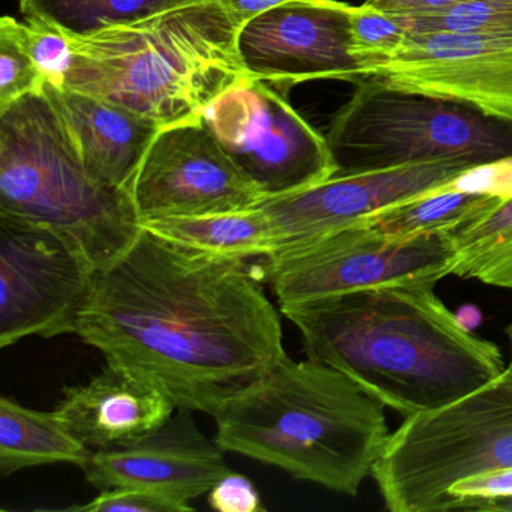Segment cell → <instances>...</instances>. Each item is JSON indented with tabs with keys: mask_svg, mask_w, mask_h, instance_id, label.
I'll return each mask as SVG.
<instances>
[{
	"mask_svg": "<svg viewBox=\"0 0 512 512\" xmlns=\"http://www.w3.org/2000/svg\"><path fill=\"white\" fill-rule=\"evenodd\" d=\"M263 284L257 260L211 256L142 229L95 272L76 334L178 409L214 415L286 355Z\"/></svg>",
	"mask_w": 512,
	"mask_h": 512,
	"instance_id": "obj_1",
	"label": "cell"
},
{
	"mask_svg": "<svg viewBox=\"0 0 512 512\" xmlns=\"http://www.w3.org/2000/svg\"><path fill=\"white\" fill-rule=\"evenodd\" d=\"M404 281L280 308L304 352L401 415L440 409L499 376L502 352L467 331L436 295Z\"/></svg>",
	"mask_w": 512,
	"mask_h": 512,
	"instance_id": "obj_2",
	"label": "cell"
},
{
	"mask_svg": "<svg viewBox=\"0 0 512 512\" xmlns=\"http://www.w3.org/2000/svg\"><path fill=\"white\" fill-rule=\"evenodd\" d=\"M385 404L335 368L284 355L214 412L226 452L356 496L388 442Z\"/></svg>",
	"mask_w": 512,
	"mask_h": 512,
	"instance_id": "obj_3",
	"label": "cell"
},
{
	"mask_svg": "<svg viewBox=\"0 0 512 512\" xmlns=\"http://www.w3.org/2000/svg\"><path fill=\"white\" fill-rule=\"evenodd\" d=\"M241 26L221 0H182L137 22L71 37L67 88L112 101L160 127L202 115L242 77Z\"/></svg>",
	"mask_w": 512,
	"mask_h": 512,
	"instance_id": "obj_4",
	"label": "cell"
},
{
	"mask_svg": "<svg viewBox=\"0 0 512 512\" xmlns=\"http://www.w3.org/2000/svg\"><path fill=\"white\" fill-rule=\"evenodd\" d=\"M0 215L56 230L95 271L142 232L130 193L89 176L44 89L0 110Z\"/></svg>",
	"mask_w": 512,
	"mask_h": 512,
	"instance_id": "obj_5",
	"label": "cell"
},
{
	"mask_svg": "<svg viewBox=\"0 0 512 512\" xmlns=\"http://www.w3.org/2000/svg\"><path fill=\"white\" fill-rule=\"evenodd\" d=\"M355 86L325 136L335 175L449 160L482 167L512 158L508 119L368 77Z\"/></svg>",
	"mask_w": 512,
	"mask_h": 512,
	"instance_id": "obj_6",
	"label": "cell"
},
{
	"mask_svg": "<svg viewBox=\"0 0 512 512\" xmlns=\"http://www.w3.org/2000/svg\"><path fill=\"white\" fill-rule=\"evenodd\" d=\"M512 467V361L499 376L389 434L373 476L392 512L445 511L463 479Z\"/></svg>",
	"mask_w": 512,
	"mask_h": 512,
	"instance_id": "obj_7",
	"label": "cell"
},
{
	"mask_svg": "<svg viewBox=\"0 0 512 512\" xmlns=\"http://www.w3.org/2000/svg\"><path fill=\"white\" fill-rule=\"evenodd\" d=\"M448 233L391 238L367 221L319 238L284 245L257 259L280 308L353 290L437 281L451 275Z\"/></svg>",
	"mask_w": 512,
	"mask_h": 512,
	"instance_id": "obj_8",
	"label": "cell"
},
{
	"mask_svg": "<svg viewBox=\"0 0 512 512\" xmlns=\"http://www.w3.org/2000/svg\"><path fill=\"white\" fill-rule=\"evenodd\" d=\"M202 119L265 197L320 184L337 173L326 137L268 82L245 76L218 95Z\"/></svg>",
	"mask_w": 512,
	"mask_h": 512,
	"instance_id": "obj_9",
	"label": "cell"
},
{
	"mask_svg": "<svg viewBox=\"0 0 512 512\" xmlns=\"http://www.w3.org/2000/svg\"><path fill=\"white\" fill-rule=\"evenodd\" d=\"M95 272L61 233L0 215V347L76 334Z\"/></svg>",
	"mask_w": 512,
	"mask_h": 512,
	"instance_id": "obj_10",
	"label": "cell"
},
{
	"mask_svg": "<svg viewBox=\"0 0 512 512\" xmlns=\"http://www.w3.org/2000/svg\"><path fill=\"white\" fill-rule=\"evenodd\" d=\"M140 223L245 211L265 196L202 119L161 127L128 187Z\"/></svg>",
	"mask_w": 512,
	"mask_h": 512,
	"instance_id": "obj_11",
	"label": "cell"
},
{
	"mask_svg": "<svg viewBox=\"0 0 512 512\" xmlns=\"http://www.w3.org/2000/svg\"><path fill=\"white\" fill-rule=\"evenodd\" d=\"M365 77L512 121V38L407 35L388 55L365 65Z\"/></svg>",
	"mask_w": 512,
	"mask_h": 512,
	"instance_id": "obj_12",
	"label": "cell"
},
{
	"mask_svg": "<svg viewBox=\"0 0 512 512\" xmlns=\"http://www.w3.org/2000/svg\"><path fill=\"white\" fill-rule=\"evenodd\" d=\"M238 49L251 77L284 88L364 79L352 53L349 4L340 0H292L271 8L241 26Z\"/></svg>",
	"mask_w": 512,
	"mask_h": 512,
	"instance_id": "obj_13",
	"label": "cell"
},
{
	"mask_svg": "<svg viewBox=\"0 0 512 512\" xmlns=\"http://www.w3.org/2000/svg\"><path fill=\"white\" fill-rule=\"evenodd\" d=\"M475 169V164L449 160L334 175L295 193L265 197L256 206L268 217L281 248L364 223L385 209L454 184Z\"/></svg>",
	"mask_w": 512,
	"mask_h": 512,
	"instance_id": "obj_14",
	"label": "cell"
},
{
	"mask_svg": "<svg viewBox=\"0 0 512 512\" xmlns=\"http://www.w3.org/2000/svg\"><path fill=\"white\" fill-rule=\"evenodd\" d=\"M178 410L139 442L92 451L82 467L86 481L100 491L122 485L145 488L182 505L208 494L232 472L226 451L197 428L191 410Z\"/></svg>",
	"mask_w": 512,
	"mask_h": 512,
	"instance_id": "obj_15",
	"label": "cell"
},
{
	"mask_svg": "<svg viewBox=\"0 0 512 512\" xmlns=\"http://www.w3.org/2000/svg\"><path fill=\"white\" fill-rule=\"evenodd\" d=\"M178 407L158 386L107 364L91 382L64 389L55 412L91 451L131 445L163 427Z\"/></svg>",
	"mask_w": 512,
	"mask_h": 512,
	"instance_id": "obj_16",
	"label": "cell"
},
{
	"mask_svg": "<svg viewBox=\"0 0 512 512\" xmlns=\"http://www.w3.org/2000/svg\"><path fill=\"white\" fill-rule=\"evenodd\" d=\"M44 92L64 121L89 176L127 190L160 125L112 101L46 83Z\"/></svg>",
	"mask_w": 512,
	"mask_h": 512,
	"instance_id": "obj_17",
	"label": "cell"
},
{
	"mask_svg": "<svg viewBox=\"0 0 512 512\" xmlns=\"http://www.w3.org/2000/svg\"><path fill=\"white\" fill-rule=\"evenodd\" d=\"M140 224L173 244L227 259H262L278 248L271 223L257 206L199 217L154 218Z\"/></svg>",
	"mask_w": 512,
	"mask_h": 512,
	"instance_id": "obj_18",
	"label": "cell"
},
{
	"mask_svg": "<svg viewBox=\"0 0 512 512\" xmlns=\"http://www.w3.org/2000/svg\"><path fill=\"white\" fill-rule=\"evenodd\" d=\"M91 454L55 410L40 412L13 397L0 398V476L46 464L83 467Z\"/></svg>",
	"mask_w": 512,
	"mask_h": 512,
	"instance_id": "obj_19",
	"label": "cell"
},
{
	"mask_svg": "<svg viewBox=\"0 0 512 512\" xmlns=\"http://www.w3.org/2000/svg\"><path fill=\"white\" fill-rule=\"evenodd\" d=\"M505 196L487 190L446 185L368 218L367 223L391 238L449 233L493 211Z\"/></svg>",
	"mask_w": 512,
	"mask_h": 512,
	"instance_id": "obj_20",
	"label": "cell"
},
{
	"mask_svg": "<svg viewBox=\"0 0 512 512\" xmlns=\"http://www.w3.org/2000/svg\"><path fill=\"white\" fill-rule=\"evenodd\" d=\"M448 236L454 248L451 275L512 290V194Z\"/></svg>",
	"mask_w": 512,
	"mask_h": 512,
	"instance_id": "obj_21",
	"label": "cell"
},
{
	"mask_svg": "<svg viewBox=\"0 0 512 512\" xmlns=\"http://www.w3.org/2000/svg\"><path fill=\"white\" fill-rule=\"evenodd\" d=\"M182 0H19L26 20H40L71 37H88L137 22Z\"/></svg>",
	"mask_w": 512,
	"mask_h": 512,
	"instance_id": "obj_22",
	"label": "cell"
},
{
	"mask_svg": "<svg viewBox=\"0 0 512 512\" xmlns=\"http://www.w3.org/2000/svg\"><path fill=\"white\" fill-rule=\"evenodd\" d=\"M395 17L407 35L452 32L512 38V0H463L431 13Z\"/></svg>",
	"mask_w": 512,
	"mask_h": 512,
	"instance_id": "obj_23",
	"label": "cell"
},
{
	"mask_svg": "<svg viewBox=\"0 0 512 512\" xmlns=\"http://www.w3.org/2000/svg\"><path fill=\"white\" fill-rule=\"evenodd\" d=\"M0 31L8 32L20 44L47 83L56 88L67 85L73 64V50L67 34L40 20L19 22L5 16L0 20Z\"/></svg>",
	"mask_w": 512,
	"mask_h": 512,
	"instance_id": "obj_24",
	"label": "cell"
},
{
	"mask_svg": "<svg viewBox=\"0 0 512 512\" xmlns=\"http://www.w3.org/2000/svg\"><path fill=\"white\" fill-rule=\"evenodd\" d=\"M349 19L352 53L361 65L362 76L365 65L388 55L407 37L397 17L365 4H349Z\"/></svg>",
	"mask_w": 512,
	"mask_h": 512,
	"instance_id": "obj_25",
	"label": "cell"
},
{
	"mask_svg": "<svg viewBox=\"0 0 512 512\" xmlns=\"http://www.w3.org/2000/svg\"><path fill=\"white\" fill-rule=\"evenodd\" d=\"M46 83L20 44L8 32L0 31V110L43 91Z\"/></svg>",
	"mask_w": 512,
	"mask_h": 512,
	"instance_id": "obj_26",
	"label": "cell"
},
{
	"mask_svg": "<svg viewBox=\"0 0 512 512\" xmlns=\"http://www.w3.org/2000/svg\"><path fill=\"white\" fill-rule=\"evenodd\" d=\"M505 497H512V467L458 481L449 488L445 511L487 512L494 502Z\"/></svg>",
	"mask_w": 512,
	"mask_h": 512,
	"instance_id": "obj_27",
	"label": "cell"
},
{
	"mask_svg": "<svg viewBox=\"0 0 512 512\" xmlns=\"http://www.w3.org/2000/svg\"><path fill=\"white\" fill-rule=\"evenodd\" d=\"M70 511L83 512H188L193 506L182 505L163 494L145 488L122 487L107 488L86 505L70 506Z\"/></svg>",
	"mask_w": 512,
	"mask_h": 512,
	"instance_id": "obj_28",
	"label": "cell"
},
{
	"mask_svg": "<svg viewBox=\"0 0 512 512\" xmlns=\"http://www.w3.org/2000/svg\"><path fill=\"white\" fill-rule=\"evenodd\" d=\"M208 503L220 512H263L262 497L256 485L241 473L229 472L209 490Z\"/></svg>",
	"mask_w": 512,
	"mask_h": 512,
	"instance_id": "obj_29",
	"label": "cell"
},
{
	"mask_svg": "<svg viewBox=\"0 0 512 512\" xmlns=\"http://www.w3.org/2000/svg\"><path fill=\"white\" fill-rule=\"evenodd\" d=\"M463 0H365L364 4L391 16H419Z\"/></svg>",
	"mask_w": 512,
	"mask_h": 512,
	"instance_id": "obj_30",
	"label": "cell"
},
{
	"mask_svg": "<svg viewBox=\"0 0 512 512\" xmlns=\"http://www.w3.org/2000/svg\"><path fill=\"white\" fill-rule=\"evenodd\" d=\"M224 7L227 8L233 19L238 22L239 26L247 23L253 17L271 10V8L278 7V5L287 4L292 0H221Z\"/></svg>",
	"mask_w": 512,
	"mask_h": 512,
	"instance_id": "obj_31",
	"label": "cell"
},
{
	"mask_svg": "<svg viewBox=\"0 0 512 512\" xmlns=\"http://www.w3.org/2000/svg\"><path fill=\"white\" fill-rule=\"evenodd\" d=\"M455 316H457L458 322L470 332L481 323V313H479L478 308L473 307V305L461 307L460 313L455 314Z\"/></svg>",
	"mask_w": 512,
	"mask_h": 512,
	"instance_id": "obj_32",
	"label": "cell"
},
{
	"mask_svg": "<svg viewBox=\"0 0 512 512\" xmlns=\"http://www.w3.org/2000/svg\"><path fill=\"white\" fill-rule=\"evenodd\" d=\"M487 512H512V497L497 500L488 508Z\"/></svg>",
	"mask_w": 512,
	"mask_h": 512,
	"instance_id": "obj_33",
	"label": "cell"
},
{
	"mask_svg": "<svg viewBox=\"0 0 512 512\" xmlns=\"http://www.w3.org/2000/svg\"><path fill=\"white\" fill-rule=\"evenodd\" d=\"M506 335H508L509 343H511L512 347V323L508 326V329H506Z\"/></svg>",
	"mask_w": 512,
	"mask_h": 512,
	"instance_id": "obj_34",
	"label": "cell"
}]
</instances>
